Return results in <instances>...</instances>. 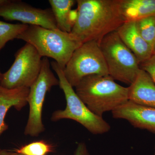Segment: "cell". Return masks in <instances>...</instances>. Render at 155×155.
Masks as SVG:
<instances>
[{
  "label": "cell",
  "instance_id": "15",
  "mask_svg": "<svg viewBox=\"0 0 155 155\" xmlns=\"http://www.w3.org/2000/svg\"><path fill=\"white\" fill-rule=\"evenodd\" d=\"M58 29L71 32L72 28L70 21L72 8L76 1L74 0H49Z\"/></svg>",
  "mask_w": 155,
  "mask_h": 155
},
{
  "label": "cell",
  "instance_id": "3",
  "mask_svg": "<svg viewBox=\"0 0 155 155\" xmlns=\"http://www.w3.org/2000/svg\"><path fill=\"white\" fill-rule=\"evenodd\" d=\"M17 39L32 45L42 58H52L63 70L82 45L70 32L35 25H28Z\"/></svg>",
  "mask_w": 155,
  "mask_h": 155
},
{
  "label": "cell",
  "instance_id": "14",
  "mask_svg": "<svg viewBox=\"0 0 155 155\" xmlns=\"http://www.w3.org/2000/svg\"><path fill=\"white\" fill-rule=\"evenodd\" d=\"M119 3L125 22L155 16V0H119Z\"/></svg>",
  "mask_w": 155,
  "mask_h": 155
},
{
  "label": "cell",
  "instance_id": "4",
  "mask_svg": "<svg viewBox=\"0 0 155 155\" xmlns=\"http://www.w3.org/2000/svg\"><path fill=\"white\" fill-rule=\"evenodd\" d=\"M51 67L58 75L59 86L63 90L67 102L64 110L55 111L51 117L53 122L64 119L76 121L94 134H102L110 131L111 126L103 117L92 112L78 96L73 87L67 81L64 70L55 61H52Z\"/></svg>",
  "mask_w": 155,
  "mask_h": 155
},
{
  "label": "cell",
  "instance_id": "2",
  "mask_svg": "<svg viewBox=\"0 0 155 155\" xmlns=\"http://www.w3.org/2000/svg\"><path fill=\"white\" fill-rule=\"evenodd\" d=\"M75 87V92L88 109L101 117L128 101V87L118 84L109 75L86 76Z\"/></svg>",
  "mask_w": 155,
  "mask_h": 155
},
{
  "label": "cell",
  "instance_id": "12",
  "mask_svg": "<svg viewBox=\"0 0 155 155\" xmlns=\"http://www.w3.org/2000/svg\"><path fill=\"white\" fill-rule=\"evenodd\" d=\"M128 88V101L140 105L155 108V83L144 70L140 69Z\"/></svg>",
  "mask_w": 155,
  "mask_h": 155
},
{
  "label": "cell",
  "instance_id": "9",
  "mask_svg": "<svg viewBox=\"0 0 155 155\" xmlns=\"http://www.w3.org/2000/svg\"><path fill=\"white\" fill-rule=\"evenodd\" d=\"M0 17L8 21H18L26 25L59 29L51 8H35L21 1L10 0L0 7Z\"/></svg>",
  "mask_w": 155,
  "mask_h": 155
},
{
  "label": "cell",
  "instance_id": "21",
  "mask_svg": "<svg viewBox=\"0 0 155 155\" xmlns=\"http://www.w3.org/2000/svg\"><path fill=\"white\" fill-rule=\"evenodd\" d=\"M0 155H23L15 151H11L6 150H0Z\"/></svg>",
  "mask_w": 155,
  "mask_h": 155
},
{
  "label": "cell",
  "instance_id": "20",
  "mask_svg": "<svg viewBox=\"0 0 155 155\" xmlns=\"http://www.w3.org/2000/svg\"><path fill=\"white\" fill-rule=\"evenodd\" d=\"M74 155H91L85 143L80 142L78 144Z\"/></svg>",
  "mask_w": 155,
  "mask_h": 155
},
{
  "label": "cell",
  "instance_id": "16",
  "mask_svg": "<svg viewBox=\"0 0 155 155\" xmlns=\"http://www.w3.org/2000/svg\"><path fill=\"white\" fill-rule=\"evenodd\" d=\"M24 24H12L0 20V51L8 42L17 39L27 28Z\"/></svg>",
  "mask_w": 155,
  "mask_h": 155
},
{
  "label": "cell",
  "instance_id": "10",
  "mask_svg": "<svg viewBox=\"0 0 155 155\" xmlns=\"http://www.w3.org/2000/svg\"><path fill=\"white\" fill-rule=\"evenodd\" d=\"M115 119L129 122L134 127L155 134V108L140 105L128 101L112 112Z\"/></svg>",
  "mask_w": 155,
  "mask_h": 155
},
{
  "label": "cell",
  "instance_id": "6",
  "mask_svg": "<svg viewBox=\"0 0 155 155\" xmlns=\"http://www.w3.org/2000/svg\"><path fill=\"white\" fill-rule=\"evenodd\" d=\"M51 67L48 58H43L39 75L29 88L27 99L29 111L24 130L25 135L37 137L45 130L42 114L46 95L53 87L59 85V79L55 76Z\"/></svg>",
  "mask_w": 155,
  "mask_h": 155
},
{
  "label": "cell",
  "instance_id": "25",
  "mask_svg": "<svg viewBox=\"0 0 155 155\" xmlns=\"http://www.w3.org/2000/svg\"><path fill=\"white\" fill-rule=\"evenodd\" d=\"M154 155H155V144L154 146Z\"/></svg>",
  "mask_w": 155,
  "mask_h": 155
},
{
  "label": "cell",
  "instance_id": "5",
  "mask_svg": "<svg viewBox=\"0 0 155 155\" xmlns=\"http://www.w3.org/2000/svg\"><path fill=\"white\" fill-rule=\"evenodd\" d=\"M109 75L114 80L131 84L140 70L135 55L122 41L117 31L107 35L99 44Z\"/></svg>",
  "mask_w": 155,
  "mask_h": 155
},
{
  "label": "cell",
  "instance_id": "17",
  "mask_svg": "<svg viewBox=\"0 0 155 155\" xmlns=\"http://www.w3.org/2000/svg\"><path fill=\"white\" fill-rule=\"evenodd\" d=\"M136 23L141 36L153 48L155 39V16L139 19Z\"/></svg>",
  "mask_w": 155,
  "mask_h": 155
},
{
  "label": "cell",
  "instance_id": "13",
  "mask_svg": "<svg viewBox=\"0 0 155 155\" xmlns=\"http://www.w3.org/2000/svg\"><path fill=\"white\" fill-rule=\"evenodd\" d=\"M29 88L8 89L0 86V136L8 126L5 122L7 113L11 108L20 111L26 105Z\"/></svg>",
  "mask_w": 155,
  "mask_h": 155
},
{
  "label": "cell",
  "instance_id": "19",
  "mask_svg": "<svg viewBox=\"0 0 155 155\" xmlns=\"http://www.w3.org/2000/svg\"><path fill=\"white\" fill-rule=\"evenodd\" d=\"M140 69L148 74L155 83V55L140 64Z\"/></svg>",
  "mask_w": 155,
  "mask_h": 155
},
{
  "label": "cell",
  "instance_id": "18",
  "mask_svg": "<svg viewBox=\"0 0 155 155\" xmlns=\"http://www.w3.org/2000/svg\"><path fill=\"white\" fill-rule=\"evenodd\" d=\"M54 147L44 140L33 142L15 150L14 151L23 155H47L52 152Z\"/></svg>",
  "mask_w": 155,
  "mask_h": 155
},
{
  "label": "cell",
  "instance_id": "1",
  "mask_svg": "<svg viewBox=\"0 0 155 155\" xmlns=\"http://www.w3.org/2000/svg\"><path fill=\"white\" fill-rule=\"evenodd\" d=\"M78 17L71 34L81 44L100 43L107 35L125 22L119 0H77Z\"/></svg>",
  "mask_w": 155,
  "mask_h": 155
},
{
  "label": "cell",
  "instance_id": "24",
  "mask_svg": "<svg viewBox=\"0 0 155 155\" xmlns=\"http://www.w3.org/2000/svg\"><path fill=\"white\" fill-rule=\"evenodd\" d=\"M3 73L1 72V70H0V82H1V80H2V77Z\"/></svg>",
  "mask_w": 155,
  "mask_h": 155
},
{
  "label": "cell",
  "instance_id": "8",
  "mask_svg": "<svg viewBox=\"0 0 155 155\" xmlns=\"http://www.w3.org/2000/svg\"><path fill=\"white\" fill-rule=\"evenodd\" d=\"M42 57L32 45L26 44L15 54L10 69L3 73L0 86L8 89L30 88L38 77Z\"/></svg>",
  "mask_w": 155,
  "mask_h": 155
},
{
  "label": "cell",
  "instance_id": "7",
  "mask_svg": "<svg viewBox=\"0 0 155 155\" xmlns=\"http://www.w3.org/2000/svg\"><path fill=\"white\" fill-rule=\"evenodd\" d=\"M66 79L73 87L84 78L91 75H109L100 45L96 41L82 44L75 50L64 69Z\"/></svg>",
  "mask_w": 155,
  "mask_h": 155
},
{
  "label": "cell",
  "instance_id": "11",
  "mask_svg": "<svg viewBox=\"0 0 155 155\" xmlns=\"http://www.w3.org/2000/svg\"><path fill=\"white\" fill-rule=\"evenodd\" d=\"M116 31L124 44L135 55L140 64L153 55L152 47L139 32L136 21L124 22Z\"/></svg>",
  "mask_w": 155,
  "mask_h": 155
},
{
  "label": "cell",
  "instance_id": "22",
  "mask_svg": "<svg viewBox=\"0 0 155 155\" xmlns=\"http://www.w3.org/2000/svg\"><path fill=\"white\" fill-rule=\"evenodd\" d=\"M10 0H0V7L8 3Z\"/></svg>",
  "mask_w": 155,
  "mask_h": 155
},
{
  "label": "cell",
  "instance_id": "23",
  "mask_svg": "<svg viewBox=\"0 0 155 155\" xmlns=\"http://www.w3.org/2000/svg\"><path fill=\"white\" fill-rule=\"evenodd\" d=\"M153 55H155V39L153 46Z\"/></svg>",
  "mask_w": 155,
  "mask_h": 155
}]
</instances>
